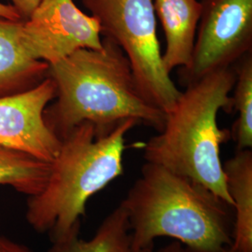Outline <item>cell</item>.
<instances>
[{"label":"cell","mask_w":252,"mask_h":252,"mask_svg":"<svg viewBox=\"0 0 252 252\" xmlns=\"http://www.w3.org/2000/svg\"><path fill=\"white\" fill-rule=\"evenodd\" d=\"M102 44L100 50L81 49L49 64L56 101L44 110L48 127L60 140L84 122L94 126L95 137L128 120L161 132L166 113L142 94L119 45L106 36Z\"/></svg>","instance_id":"obj_1"},{"label":"cell","mask_w":252,"mask_h":252,"mask_svg":"<svg viewBox=\"0 0 252 252\" xmlns=\"http://www.w3.org/2000/svg\"><path fill=\"white\" fill-rule=\"evenodd\" d=\"M121 204L129 221L132 252L153 249L160 237L174 238L189 252H220L232 245L234 207L158 164L145 162Z\"/></svg>","instance_id":"obj_2"},{"label":"cell","mask_w":252,"mask_h":252,"mask_svg":"<svg viewBox=\"0 0 252 252\" xmlns=\"http://www.w3.org/2000/svg\"><path fill=\"white\" fill-rule=\"evenodd\" d=\"M234 65L208 74L181 92L161 132L144 144L145 161L198 183L234 207L226 189L220 146L231 131L218 126L220 109L233 110Z\"/></svg>","instance_id":"obj_3"},{"label":"cell","mask_w":252,"mask_h":252,"mask_svg":"<svg viewBox=\"0 0 252 252\" xmlns=\"http://www.w3.org/2000/svg\"><path fill=\"white\" fill-rule=\"evenodd\" d=\"M137 125L128 120L95 137L94 126L84 122L62 138L45 188L27 201L28 223L53 243L80 230L88 200L123 176L126 135Z\"/></svg>","instance_id":"obj_4"},{"label":"cell","mask_w":252,"mask_h":252,"mask_svg":"<svg viewBox=\"0 0 252 252\" xmlns=\"http://www.w3.org/2000/svg\"><path fill=\"white\" fill-rule=\"evenodd\" d=\"M97 20L101 35L128 58L136 84L154 106L169 112L181 92L162 63L153 0H81Z\"/></svg>","instance_id":"obj_5"},{"label":"cell","mask_w":252,"mask_h":252,"mask_svg":"<svg viewBox=\"0 0 252 252\" xmlns=\"http://www.w3.org/2000/svg\"><path fill=\"white\" fill-rule=\"evenodd\" d=\"M202 11L189 66L180 68L186 87L233 66L252 52V0H201Z\"/></svg>","instance_id":"obj_6"},{"label":"cell","mask_w":252,"mask_h":252,"mask_svg":"<svg viewBox=\"0 0 252 252\" xmlns=\"http://www.w3.org/2000/svg\"><path fill=\"white\" fill-rule=\"evenodd\" d=\"M97 20L73 0H40L23 22L21 41L35 60L53 64L81 49H102Z\"/></svg>","instance_id":"obj_7"},{"label":"cell","mask_w":252,"mask_h":252,"mask_svg":"<svg viewBox=\"0 0 252 252\" xmlns=\"http://www.w3.org/2000/svg\"><path fill=\"white\" fill-rule=\"evenodd\" d=\"M55 96V83L47 77L32 89L0 97V145L53 162L61 140L47 126L44 110Z\"/></svg>","instance_id":"obj_8"},{"label":"cell","mask_w":252,"mask_h":252,"mask_svg":"<svg viewBox=\"0 0 252 252\" xmlns=\"http://www.w3.org/2000/svg\"><path fill=\"white\" fill-rule=\"evenodd\" d=\"M165 36L162 63L169 73L191 61L202 5L198 0H153Z\"/></svg>","instance_id":"obj_9"},{"label":"cell","mask_w":252,"mask_h":252,"mask_svg":"<svg viewBox=\"0 0 252 252\" xmlns=\"http://www.w3.org/2000/svg\"><path fill=\"white\" fill-rule=\"evenodd\" d=\"M23 22L0 17V97L32 89L48 77L49 63L30 57L22 44Z\"/></svg>","instance_id":"obj_10"},{"label":"cell","mask_w":252,"mask_h":252,"mask_svg":"<svg viewBox=\"0 0 252 252\" xmlns=\"http://www.w3.org/2000/svg\"><path fill=\"white\" fill-rule=\"evenodd\" d=\"M226 189L233 202L234 224L231 247L237 252H252V152L236 151L222 162Z\"/></svg>","instance_id":"obj_11"},{"label":"cell","mask_w":252,"mask_h":252,"mask_svg":"<svg viewBox=\"0 0 252 252\" xmlns=\"http://www.w3.org/2000/svg\"><path fill=\"white\" fill-rule=\"evenodd\" d=\"M79 234L77 230L54 242L47 252H132L130 226L122 204L105 218L92 239H81Z\"/></svg>","instance_id":"obj_12"},{"label":"cell","mask_w":252,"mask_h":252,"mask_svg":"<svg viewBox=\"0 0 252 252\" xmlns=\"http://www.w3.org/2000/svg\"><path fill=\"white\" fill-rule=\"evenodd\" d=\"M51 168L52 162L0 145V185L34 196L45 188Z\"/></svg>","instance_id":"obj_13"},{"label":"cell","mask_w":252,"mask_h":252,"mask_svg":"<svg viewBox=\"0 0 252 252\" xmlns=\"http://www.w3.org/2000/svg\"><path fill=\"white\" fill-rule=\"evenodd\" d=\"M236 73L233 108L238 113L231 131L236 151L252 148V52L234 64Z\"/></svg>","instance_id":"obj_14"},{"label":"cell","mask_w":252,"mask_h":252,"mask_svg":"<svg viewBox=\"0 0 252 252\" xmlns=\"http://www.w3.org/2000/svg\"><path fill=\"white\" fill-rule=\"evenodd\" d=\"M11 5L18 11L20 16L25 21L29 18L36 9L40 0H10Z\"/></svg>","instance_id":"obj_15"},{"label":"cell","mask_w":252,"mask_h":252,"mask_svg":"<svg viewBox=\"0 0 252 252\" xmlns=\"http://www.w3.org/2000/svg\"><path fill=\"white\" fill-rule=\"evenodd\" d=\"M0 252H33L28 248L0 236Z\"/></svg>","instance_id":"obj_16"},{"label":"cell","mask_w":252,"mask_h":252,"mask_svg":"<svg viewBox=\"0 0 252 252\" xmlns=\"http://www.w3.org/2000/svg\"><path fill=\"white\" fill-rule=\"evenodd\" d=\"M0 17L9 19V20H23L20 16L16 9L9 4H3L0 2Z\"/></svg>","instance_id":"obj_17"},{"label":"cell","mask_w":252,"mask_h":252,"mask_svg":"<svg viewBox=\"0 0 252 252\" xmlns=\"http://www.w3.org/2000/svg\"><path fill=\"white\" fill-rule=\"evenodd\" d=\"M189 252L187 250H186V248L182 245V244H180V242H178V241H175V242H173V243L169 244V245H167V246H165V247H163L162 248L161 250H159V251H154V249H148V250H145L143 252Z\"/></svg>","instance_id":"obj_18"},{"label":"cell","mask_w":252,"mask_h":252,"mask_svg":"<svg viewBox=\"0 0 252 252\" xmlns=\"http://www.w3.org/2000/svg\"><path fill=\"white\" fill-rule=\"evenodd\" d=\"M220 252H237L236 251H234V249L230 246V247H227V248H224L222 251Z\"/></svg>","instance_id":"obj_19"}]
</instances>
